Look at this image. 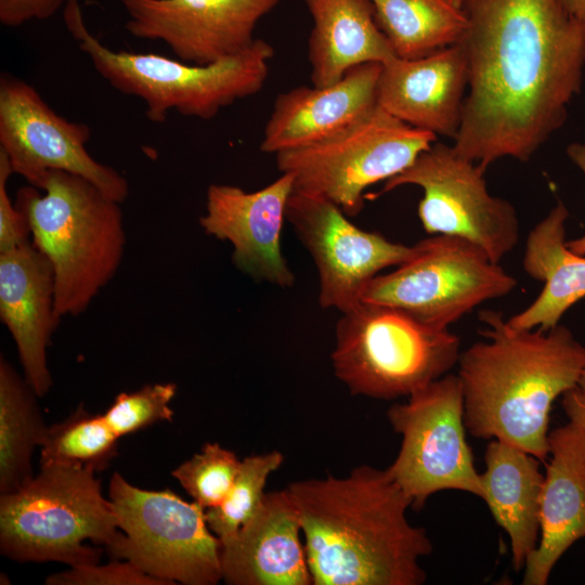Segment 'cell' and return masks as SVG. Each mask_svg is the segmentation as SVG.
I'll return each mask as SVG.
<instances>
[{
    "label": "cell",
    "instance_id": "cell-1",
    "mask_svg": "<svg viewBox=\"0 0 585 585\" xmlns=\"http://www.w3.org/2000/svg\"><path fill=\"white\" fill-rule=\"evenodd\" d=\"M468 90L453 148L482 170L528 161L581 91L585 23L563 0H464Z\"/></svg>",
    "mask_w": 585,
    "mask_h": 585
},
{
    "label": "cell",
    "instance_id": "cell-2",
    "mask_svg": "<svg viewBox=\"0 0 585 585\" xmlns=\"http://www.w3.org/2000/svg\"><path fill=\"white\" fill-rule=\"evenodd\" d=\"M300 517L314 585H420L432 551L424 528L406 518L411 499L388 469L354 467L287 487Z\"/></svg>",
    "mask_w": 585,
    "mask_h": 585
},
{
    "label": "cell",
    "instance_id": "cell-3",
    "mask_svg": "<svg viewBox=\"0 0 585 585\" xmlns=\"http://www.w3.org/2000/svg\"><path fill=\"white\" fill-rule=\"evenodd\" d=\"M479 318L486 340L471 344L457 362L466 429L545 463L550 410L585 372V347L560 323L548 330L515 329L493 310Z\"/></svg>",
    "mask_w": 585,
    "mask_h": 585
},
{
    "label": "cell",
    "instance_id": "cell-4",
    "mask_svg": "<svg viewBox=\"0 0 585 585\" xmlns=\"http://www.w3.org/2000/svg\"><path fill=\"white\" fill-rule=\"evenodd\" d=\"M21 187L16 207L25 216L32 244L54 273L56 315H78L117 272L126 244L119 202L87 179L48 172L41 191Z\"/></svg>",
    "mask_w": 585,
    "mask_h": 585
},
{
    "label": "cell",
    "instance_id": "cell-5",
    "mask_svg": "<svg viewBox=\"0 0 585 585\" xmlns=\"http://www.w3.org/2000/svg\"><path fill=\"white\" fill-rule=\"evenodd\" d=\"M64 23L95 70L121 93L146 104V117L162 122L170 110L212 119L237 100L257 94L264 86L274 48L262 39L243 52L197 65L155 53L114 51L87 28L78 0H66Z\"/></svg>",
    "mask_w": 585,
    "mask_h": 585
},
{
    "label": "cell",
    "instance_id": "cell-6",
    "mask_svg": "<svg viewBox=\"0 0 585 585\" xmlns=\"http://www.w3.org/2000/svg\"><path fill=\"white\" fill-rule=\"evenodd\" d=\"M89 469L40 467L18 490L0 495V550L17 562L96 563L119 530L101 481Z\"/></svg>",
    "mask_w": 585,
    "mask_h": 585
},
{
    "label": "cell",
    "instance_id": "cell-7",
    "mask_svg": "<svg viewBox=\"0 0 585 585\" xmlns=\"http://www.w3.org/2000/svg\"><path fill=\"white\" fill-rule=\"evenodd\" d=\"M332 364L354 395L410 396L441 378L460 355V339L394 307L360 302L336 325Z\"/></svg>",
    "mask_w": 585,
    "mask_h": 585
},
{
    "label": "cell",
    "instance_id": "cell-8",
    "mask_svg": "<svg viewBox=\"0 0 585 585\" xmlns=\"http://www.w3.org/2000/svg\"><path fill=\"white\" fill-rule=\"evenodd\" d=\"M108 499L122 535L107 548L169 585H216L222 580L221 542L205 508L170 490L148 491L114 472Z\"/></svg>",
    "mask_w": 585,
    "mask_h": 585
},
{
    "label": "cell",
    "instance_id": "cell-9",
    "mask_svg": "<svg viewBox=\"0 0 585 585\" xmlns=\"http://www.w3.org/2000/svg\"><path fill=\"white\" fill-rule=\"evenodd\" d=\"M435 141V134L377 105L338 133L275 156L278 170L294 174V191L324 197L356 216L368 186L404 171Z\"/></svg>",
    "mask_w": 585,
    "mask_h": 585
},
{
    "label": "cell",
    "instance_id": "cell-10",
    "mask_svg": "<svg viewBox=\"0 0 585 585\" xmlns=\"http://www.w3.org/2000/svg\"><path fill=\"white\" fill-rule=\"evenodd\" d=\"M517 281L469 240L433 235L416 244L407 261L368 284L362 302L398 308L448 328L479 304L504 297Z\"/></svg>",
    "mask_w": 585,
    "mask_h": 585
},
{
    "label": "cell",
    "instance_id": "cell-11",
    "mask_svg": "<svg viewBox=\"0 0 585 585\" xmlns=\"http://www.w3.org/2000/svg\"><path fill=\"white\" fill-rule=\"evenodd\" d=\"M407 398L387 412L393 430L402 437L399 454L387 469L411 499V507L421 509L429 496L443 490L482 498L480 473L466 439L458 376H443Z\"/></svg>",
    "mask_w": 585,
    "mask_h": 585
},
{
    "label": "cell",
    "instance_id": "cell-12",
    "mask_svg": "<svg viewBox=\"0 0 585 585\" xmlns=\"http://www.w3.org/2000/svg\"><path fill=\"white\" fill-rule=\"evenodd\" d=\"M484 170L437 141L404 171L385 181L379 194L403 185L422 190L418 217L432 235L459 237L479 246L495 263L518 243L515 207L489 193Z\"/></svg>",
    "mask_w": 585,
    "mask_h": 585
},
{
    "label": "cell",
    "instance_id": "cell-13",
    "mask_svg": "<svg viewBox=\"0 0 585 585\" xmlns=\"http://www.w3.org/2000/svg\"><path fill=\"white\" fill-rule=\"evenodd\" d=\"M88 125L56 114L38 91L24 80L3 74L0 78V151L13 173L42 188L51 170L67 171L94 184L122 203L129 185L114 168L96 161L87 151Z\"/></svg>",
    "mask_w": 585,
    "mask_h": 585
},
{
    "label": "cell",
    "instance_id": "cell-14",
    "mask_svg": "<svg viewBox=\"0 0 585 585\" xmlns=\"http://www.w3.org/2000/svg\"><path fill=\"white\" fill-rule=\"evenodd\" d=\"M286 220L315 263L324 309L351 310L380 271L416 252V244L405 246L358 227L339 206L321 196L292 191Z\"/></svg>",
    "mask_w": 585,
    "mask_h": 585
},
{
    "label": "cell",
    "instance_id": "cell-15",
    "mask_svg": "<svg viewBox=\"0 0 585 585\" xmlns=\"http://www.w3.org/2000/svg\"><path fill=\"white\" fill-rule=\"evenodd\" d=\"M127 31L162 41L178 60L206 65L236 55L253 41L259 21L281 0H120Z\"/></svg>",
    "mask_w": 585,
    "mask_h": 585
},
{
    "label": "cell",
    "instance_id": "cell-16",
    "mask_svg": "<svg viewBox=\"0 0 585 585\" xmlns=\"http://www.w3.org/2000/svg\"><path fill=\"white\" fill-rule=\"evenodd\" d=\"M294 174L282 176L255 192L226 184H211L206 212L199 219L204 232L233 246L237 269L258 281L286 288L295 283L281 247Z\"/></svg>",
    "mask_w": 585,
    "mask_h": 585
},
{
    "label": "cell",
    "instance_id": "cell-17",
    "mask_svg": "<svg viewBox=\"0 0 585 585\" xmlns=\"http://www.w3.org/2000/svg\"><path fill=\"white\" fill-rule=\"evenodd\" d=\"M468 63L456 44L429 55L382 64L377 105L394 118L435 135H456L468 90Z\"/></svg>",
    "mask_w": 585,
    "mask_h": 585
},
{
    "label": "cell",
    "instance_id": "cell-18",
    "mask_svg": "<svg viewBox=\"0 0 585 585\" xmlns=\"http://www.w3.org/2000/svg\"><path fill=\"white\" fill-rule=\"evenodd\" d=\"M54 294L52 265L32 243L0 252V317L15 341L24 377L39 398L52 387L47 349L61 320Z\"/></svg>",
    "mask_w": 585,
    "mask_h": 585
},
{
    "label": "cell",
    "instance_id": "cell-19",
    "mask_svg": "<svg viewBox=\"0 0 585 585\" xmlns=\"http://www.w3.org/2000/svg\"><path fill=\"white\" fill-rule=\"evenodd\" d=\"M297 506L287 489L264 494L256 514L221 543L222 580L230 585H311Z\"/></svg>",
    "mask_w": 585,
    "mask_h": 585
},
{
    "label": "cell",
    "instance_id": "cell-20",
    "mask_svg": "<svg viewBox=\"0 0 585 585\" xmlns=\"http://www.w3.org/2000/svg\"><path fill=\"white\" fill-rule=\"evenodd\" d=\"M382 64L365 63L327 87H297L280 93L265 123L260 150L268 154L321 142L377 106Z\"/></svg>",
    "mask_w": 585,
    "mask_h": 585
},
{
    "label": "cell",
    "instance_id": "cell-21",
    "mask_svg": "<svg viewBox=\"0 0 585 585\" xmlns=\"http://www.w3.org/2000/svg\"><path fill=\"white\" fill-rule=\"evenodd\" d=\"M540 506V541L524 566L523 585H545L566 551L585 537V432L572 422L548 434Z\"/></svg>",
    "mask_w": 585,
    "mask_h": 585
},
{
    "label": "cell",
    "instance_id": "cell-22",
    "mask_svg": "<svg viewBox=\"0 0 585 585\" xmlns=\"http://www.w3.org/2000/svg\"><path fill=\"white\" fill-rule=\"evenodd\" d=\"M302 1L313 20L308 58L314 87L334 84L358 65L395 57L369 0Z\"/></svg>",
    "mask_w": 585,
    "mask_h": 585
},
{
    "label": "cell",
    "instance_id": "cell-23",
    "mask_svg": "<svg viewBox=\"0 0 585 585\" xmlns=\"http://www.w3.org/2000/svg\"><path fill=\"white\" fill-rule=\"evenodd\" d=\"M480 473L486 503L496 523L507 533L511 564L521 571L540 541V506L544 474L540 460L508 442L493 439Z\"/></svg>",
    "mask_w": 585,
    "mask_h": 585
},
{
    "label": "cell",
    "instance_id": "cell-24",
    "mask_svg": "<svg viewBox=\"0 0 585 585\" xmlns=\"http://www.w3.org/2000/svg\"><path fill=\"white\" fill-rule=\"evenodd\" d=\"M568 218L567 207L559 202L529 233L523 269L544 286L529 307L507 320L510 327L548 330L585 297V256L567 247Z\"/></svg>",
    "mask_w": 585,
    "mask_h": 585
},
{
    "label": "cell",
    "instance_id": "cell-25",
    "mask_svg": "<svg viewBox=\"0 0 585 585\" xmlns=\"http://www.w3.org/2000/svg\"><path fill=\"white\" fill-rule=\"evenodd\" d=\"M27 380L0 358V494L14 492L32 477L31 458L48 427Z\"/></svg>",
    "mask_w": 585,
    "mask_h": 585
},
{
    "label": "cell",
    "instance_id": "cell-26",
    "mask_svg": "<svg viewBox=\"0 0 585 585\" xmlns=\"http://www.w3.org/2000/svg\"><path fill=\"white\" fill-rule=\"evenodd\" d=\"M396 57L413 60L456 44L468 21L446 0H369Z\"/></svg>",
    "mask_w": 585,
    "mask_h": 585
},
{
    "label": "cell",
    "instance_id": "cell-27",
    "mask_svg": "<svg viewBox=\"0 0 585 585\" xmlns=\"http://www.w3.org/2000/svg\"><path fill=\"white\" fill-rule=\"evenodd\" d=\"M118 440L103 415L91 414L80 405L65 420L48 427L40 446V467L102 471L117 456Z\"/></svg>",
    "mask_w": 585,
    "mask_h": 585
},
{
    "label": "cell",
    "instance_id": "cell-28",
    "mask_svg": "<svg viewBox=\"0 0 585 585\" xmlns=\"http://www.w3.org/2000/svg\"><path fill=\"white\" fill-rule=\"evenodd\" d=\"M283 461L284 455L278 451L240 460L237 476L223 502L205 509L208 526L221 543L231 540L256 514L265 494L269 477Z\"/></svg>",
    "mask_w": 585,
    "mask_h": 585
},
{
    "label": "cell",
    "instance_id": "cell-29",
    "mask_svg": "<svg viewBox=\"0 0 585 585\" xmlns=\"http://www.w3.org/2000/svg\"><path fill=\"white\" fill-rule=\"evenodd\" d=\"M240 460L218 443H206L200 452L179 465L172 477L205 509L220 505L237 476Z\"/></svg>",
    "mask_w": 585,
    "mask_h": 585
},
{
    "label": "cell",
    "instance_id": "cell-30",
    "mask_svg": "<svg viewBox=\"0 0 585 585\" xmlns=\"http://www.w3.org/2000/svg\"><path fill=\"white\" fill-rule=\"evenodd\" d=\"M177 393L173 382L151 384L133 392L119 393L103 414L110 430L118 437L135 433L159 421H172L170 406Z\"/></svg>",
    "mask_w": 585,
    "mask_h": 585
},
{
    "label": "cell",
    "instance_id": "cell-31",
    "mask_svg": "<svg viewBox=\"0 0 585 585\" xmlns=\"http://www.w3.org/2000/svg\"><path fill=\"white\" fill-rule=\"evenodd\" d=\"M48 585H169L152 576L133 563L114 561L107 564L89 563L70 567L53 573L46 580Z\"/></svg>",
    "mask_w": 585,
    "mask_h": 585
},
{
    "label": "cell",
    "instance_id": "cell-32",
    "mask_svg": "<svg viewBox=\"0 0 585 585\" xmlns=\"http://www.w3.org/2000/svg\"><path fill=\"white\" fill-rule=\"evenodd\" d=\"M12 173L6 155L0 151V252L29 242L30 235L25 216L8 193V180Z\"/></svg>",
    "mask_w": 585,
    "mask_h": 585
},
{
    "label": "cell",
    "instance_id": "cell-33",
    "mask_svg": "<svg viewBox=\"0 0 585 585\" xmlns=\"http://www.w3.org/2000/svg\"><path fill=\"white\" fill-rule=\"evenodd\" d=\"M66 0H0V23L18 27L31 21L52 17Z\"/></svg>",
    "mask_w": 585,
    "mask_h": 585
},
{
    "label": "cell",
    "instance_id": "cell-34",
    "mask_svg": "<svg viewBox=\"0 0 585 585\" xmlns=\"http://www.w3.org/2000/svg\"><path fill=\"white\" fill-rule=\"evenodd\" d=\"M561 405L569 421L585 432V372L576 384L561 395Z\"/></svg>",
    "mask_w": 585,
    "mask_h": 585
},
{
    "label": "cell",
    "instance_id": "cell-35",
    "mask_svg": "<svg viewBox=\"0 0 585 585\" xmlns=\"http://www.w3.org/2000/svg\"><path fill=\"white\" fill-rule=\"evenodd\" d=\"M567 154L571 161L583 172L585 176V144L584 143H571L567 147ZM567 247L581 256H585V235L575 238L573 240H567Z\"/></svg>",
    "mask_w": 585,
    "mask_h": 585
},
{
    "label": "cell",
    "instance_id": "cell-36",
    "mask_svg": "<svg viewBox=\"0 0 585 585\" xmlns=\"http://www.w3.org/2000/svg\"><path fill=\"white\" fill-rule=\"evenodd\" d=\"M570 12L585 23V0H563Z\"/></svg>",
    "mask_w": 585,
    "mask_h": 585
},
{
    "label": "cell",
    "instance_id": "cell-37",
    "mask_svg": "<svg viewBox=\"0 0 585 585\" xmlns=\"http://www.w3.org/2000/svg\"><path fill=\"white\" fill-rule=\"evenodd\" d=\"M446 1H448L451 4L457 8H463L464 0H446Z\"/></svg>",
    "mask_w": 585,
    "mask_h": 585
}]
</instances>
